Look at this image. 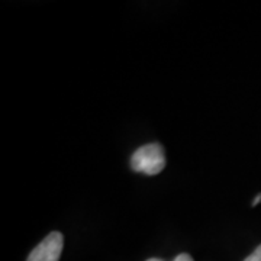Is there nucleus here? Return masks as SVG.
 Segmentation results:
<instances>
[{"mask_svg": "<svg viewBox=\"0 0 261 261\" xmlns=\"http://www.w3.org/2000/svg\"><path fill=\"white\" fill-rule=\"evenodd\" d=\"M130 166L134 171L144 173L147 176H155L166 167L164 149L160 144H148L138 148L130 157Z\"/></svg>", "mask_w": 261, "mask_h": 261, "instance_id": "nucleus-1", "label": "nucleus"}, {"mask_svg": "<svg viewBox=\"0 0 261 261\" xmlns=\"http://www.w3.org/2000/svg\"><path fill=\"white\" fill-rule=\"evenodd\" d=\"M260 200H261V193L258 196H257L255 199H254V202H252L251 205L252 206H257V205H258V203H260Z\"/></svg>", "mask_w": 261, "mask_h": 261, "instance_id": "nucleus-5", "label": "nucleus"}, {"mask_svg": "<svg viewBox=\"0 0 261 261\" xmlns=\"http://www.w3.org/2000/svg\"><path fill=\"white\" fill-rule=\"evenodd\" d=\"M64 247V237L61 232L48 233L44 241L38 244L37 247L29 254L27 261H58Z\"/></svg>", "mask_w": 261, "mask_h": 261, "instance_id": "nucleus-2", "label": "nucleus"}, {"mask_svg": "<svg viewBox=\"0 0 261 261\" xmlns=\"http://www.w3.org/2000/svg\"><path fill=\"white\" fill-rule=\"evenodd\" d=\"M244 261H261V245L255 248V251L252 252L251 255H248Z\"/></svg>", "mask_w": 261, "mask_h": 261, "instance_id": "nucleus-4", "label": "nucleus"}, {"mask_svg": "<svg viewBox=\"0 0 261 261\" xmlns=\"http://www.w3.org/2000/svg\"><path fill=\"white\" fill-rule=\"evenodd\" d=\"M147 261H163V260H159V258H149V260ZM173 261H193V258H192L187 252H181V254H178L177 257H176Z\"/></svg>", "mask_w": 261, "mask_h": 261, "instance_id": "nucleus-3", "label": "nucleus"}]
</instances>
